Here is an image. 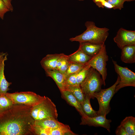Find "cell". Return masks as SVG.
<instances>
[{
  "mask_svg": "<svg viewBox=\"0 0 135 135\" xmlns=\"http://www.w3.org/2000/svg\"><path fill=\"white\" fill-rule=\"evenodd\" d=\"M64 89L70 92L81 104L84 100L85 96L80 85L65 86Z\"/></svg>",
  "mask_w": 135,
  "mask_h": 135,
  "instance_id": "44dd1931",
  "label": "cell"
},
{
  "mask_svg": "<svg viewBox=\"0 0 135 135\" xmlns=\"http://www.w3.org/2000/svg\"><path fill=\"white\" fill-rule=\"evenodd\" d=\"M14 105L6 94L0 96V113L10 108Z\"/></svg>",
  "mask_w": 135,
  "mask_h": 135,
  "instance_id": "603a6c76",
  "label": "cell"
},
{
  "mask_svg": "<svg viewBox=\"0 0 135 135\" xmlns=\"http://www.w3.org/2000/svg\"><path fill=\"white\" fill-rule=\"evenodd\" d=\"M100 76L96 70L90 68L86 76L80 85L84 96H88L94 99V93L99 92L102 85L105 86Z\"/></svg>",
  "mask_w": 135,
  "mask_h": 135,
  "instance_id": "3957f363",
  "label": "cell"
},
{
  "mask_svg": "<svg viewBox=\"0 0 135 135\" xmlns=\"http://www.w3.org/2000/svg\"><path fill=\"white\" fill-rule=\"evenodd\" d=\"M44 70L47 76L53 79L60 91L64 90L66 78L64 74L57 69Z\"/></svg>",
  "mask_w": 135,
  "mask_h": 135,
  "instance_id": "5bb4252c",
  "label": "cell"
},
{
  "mask_svg": "<svg viewBox=\"0 0 135 135\" xmlns=\"http://www.w3.org/2000/svg\"><path fill=\"white\" fill-rule=\"evenodd\" d=\"M78 72L71 74L66 78L65 86H73L77 85L76 76Z\"/></svg>",
  "mask_w": 135,
  "mask_h": 135,
  "instance_id": "4316f807",
  "label": "cell"
},
{
  "mask_svg": "<svg viewBox=\"0 0 135 135\" xmlns=\"http://www.w3.org/2000/svg\"><path fill=\"white\" fill-rule=\"evenodd\" d=\"M108 60V57L107 54L106 46L104 44L99 52L92 57L86 64L95 69L99 73L105 83L107 74L106 62Z\"/></svg>",
  "mask_w": 135,
  "mask_h": 135,
  "instance_id": "52a82bcc",
  "label": "cell"
},
{
  "mask_svg": "<svg viewBox=\"0 0 135 135\" xmlns=\"http://www.w3.org/2000/svg\"><path fill=\"white\" fill-rule=\"evenodd\" d=\"M116 72L118 74L120 80L116 86L115 94L120 89L128 86L135 87V73L127 67L118 65L116 61L112 60Z\"/></svg>",
  "mask_w": 135,
  "mask_h": 135,
  "instance_id": "ba28073f",
  "label": "cell"
},
{
  "mask_svg": "<svg viewBox=\"0 0 135 135\" xmlns=\"http://www.w3.org/2000/svg\"><path fill=\"white\" fill-rule=\"evenodd\" d=\"M79 43V47L85 53L91 57L97 54L104 44H94L88 42Z\"/></svg>",
  "mask_w": 135,
  "mask_h": 135,
  "instance_id": "2e32d148",
  "label": "cell"
},
{
  "mask_svg": "<svg viewBox=\"0 0 135 135\" xmlns=\"http://www.w3.org/2000/svg\"><path fill=\"white\" fill-rule=\"evenodd\" d=\"M76 135L71 130L69 126L63 124L50 131V135Z\"/></svg>",
  "mask_w": 135,
  "mask_h": 135,
  "instance_id": "7402d4cb",
  "label": "cell"
},
{
  "mask_svg": "<svg viewBox=\"0 0 135 135\" xmlns=\"http://www.w3.org/2000/svg\"><path fill=\"white\" fill-rule=\"evenodd\" d=\"M122 127L129 135L135 134V118L132 116L126 117L120 125Z\"/></svg>",
  "mask_w": 135,
  "mask_h": 135,
  "instance_id": "d6986e66",
  "label": "cell"
},
{
  "mask_svg": "<svg viewBox=\"0 0 135 135\" xmlns=\"http://www.w3.org/2000/svg\"><path fill=\"white\" fill-rule=\"evenodd\" d=\"M101 0H92L95 3H96Z\"/></svg>",
  "mask_w": 135,
  "mask_h": 135,
  "instance_id": "1f68e13d",
  "label": "cell"
},
{
  "mask_svg": "<svg viewBox=\"0 0 135 135\" xmlns=\"http://www.w3.org/2000/svg\"><path fill=\"white\" fill-rule=\"evenodd\" d=\"M85 65V64L70 61L68 68L64 74L66 78L70 75L78 72Z\"/></svg>",
  "mask_w": 135,
  "mask_h": 135,
  "instance_id": "cb8c5ba5",
  "label": "cell"
},
{
  "mask_svg": "<svg viewBox=\"0 0 135 135\" xmlns=\"http://www.w3.org/2000/svg\"><path fill=\"white\" fill-rule=\"evenodd\" d=\"M91 67L85 64L84 66L78 72L76 76L77 85H80L88 75Z\"/></svg>",
  "mask_w": 135,
  "mask_h": 135,
  "instance_id": "d4e9b609",
  "label": "cell"
},
{
  "mask_svg": "<svg viewBox=\"0 0 135 135\" xmlns=\"http://www.w3.org/2000/svg\"><path fill=\"white\" fill-rule=\"evenodd\" d=\"M106 116L99 115L92 117L88 116L85 118H82L81 125H87L95 127H101L106 129L110 132V120L107 119Z\"/></svg>",
  "mask_w": 135,
  "mask_h": 135,
  "instance_id": "30bf717a",
  "label": "cell"
},
{
  "mask_svg": "<svg viewBox=\"0 0 135 135\" xmlns=\"http://www.w3.org/2000/svg\"><path fill=\"white\" fill-rule=\"evenodd\" d=\"M63 54L47 55L42 58L40 62L42 67L44 70L56 69L58 60Z\"/></svg>",
  "mask_w": 135,
  "mask_h": 135,
  "instance_id": "7c38bea8",
  "label": "cell"
},
{
  "mask_svg": "<svg viewBox=\"0 0 135 135\" xmlns=\"http://www.w3.org/2000/svg\"><path fill=\"white\" fill-rule=\"evenodd\" d=\"M63 124L58 122V120L52 118H47L35 121L34 125L43 128L52 129Z\"/></svg>",
  "mask_w": 135,
  "mask_h": 135,
  "instance_id": "e0dca14e",
  "label": "cell"
},
{
  "mask_svg": "<svg viewBox=\"0 0 135 135\" xmlns=\"http://www.w3.org/2000/svg\"><path fill=\"white\" fill-rule=\"evenodd\" d=\"M92 57L85 53L79 47L74 53L68 56V60L71 62L86 64Z\"/></svg>",
  "mask_w": 135,
  "mask_h": 135,
  "instance_id": "ac0fdd59",
  "label": "cell"
},
{
  "mask_svg": "<svg viewBox=\"0 0 135 135\" xmlns=\"http://www.w3.org/2000/svg\"><path fill=\"white\" fill-rule=\"evenodd\" d=\"M8 6L10 11L12 12L13 8L12 4V0H3Z\"/></svg>",
  "mask_w": 135,
  "mask_h": 135,
  "instance_id": "4dcf8cb0",
  "label": "cell"
},
{
  "mask_svg": "<svg viewBox=\"0 0 135 135\" xmlns=\"http://www.w3.org/2000/svg\"><path fill=\"white\" fill-rule=\"evenodd\" d=\"M121 50L120 58L122 62L127 64L135 62V44L126 46Z\"/></svg>",
  "mask_w": 135,
  "mask_h": 135,
  "instance_id": "9a60e30c",
  "label": "cell"
},
{
  "mask_svg": "<svg viewBox=\"0 0 135 135\" xmlns=\"http://www.w3.org/2000/svg\"><path fill=\"white\" fill-rule=\"evenodd\" d=\"M114 40L120 49L126 46L135 44V31L121 28L118 30Z\"/></svg>",
  "mask_w": 135,
  "mask_h": 135,
  "instance_id": "9c48e42d",
  "label": "cell"
},
{
  "mask_svg": "<svg viewBox=\"0 0 135 135\" xmlns=\"http://www.w3.org/2000/svg\"><path fill=\"white\" fill-rule=\"evenodd\" d=\"M32 107L14 104L0 113V135H34L35 121L30 114Z\"/></svg>",
  "mask_w": 135,
  "mask_h": 135,
  "instance_id": "6da1fadb",
  "label": "cell"
},
{
  "mask_svg": "<svg viewBox=\"0 0 135 135\" xmlns=\"http://www.w3.org/2000/svg\"><path fill=\"white\" fill-rule=\"evenodd\" d=\"M30 114L35 121L47 118L57 120L58 115L55 105L46 96L40 103L32 107Z\"/></svg>",
  "mask_w": 135,
  "mask_h": 135,
  "instance_id": "277c9868",
  "label": "cell"
},
{
  "mask_svg": "<svg viewBox=\"0 0 135 135\" xmlns=\"http://www.w3.org/2000/svg\"><path fill=\"white\" fill-rule=\"evenodd\" d=\"M60 92L64 98L70 104L76 108L82 118H85L87 116L83 111L81 104L70 92L64 89Z\"/></svg>",
  "mask_w": 135,
  "mask_h": 135,
  "instance_id": "4fadbf2b",
  "label": "cell"
},
{
  "mask_svg": "<svg viewBox=\"0 0 135 135\" xmlns=\"http://www.w3.org/2000/svg\"><path fill=\"white\" fill-rule=\"evenodd\" d=\"M116 135H129L124 129L120 125L116 129Z\"/></svg>",
  "mask_w": 135,
  "mask_h": 135,
  "instance_id": "f546056e",
  "label": "cell"
},
{
  "mask_svg": "<svg viewBox=\"0 0 135 135\" xmlns=\"http://www.w3.org/2000/svg\"><path fill=\"white\" fill-rule=\"evenodd\" d=\"M79 1H83V0H78Z\"/></svg>",
  "mask_w": 135,
  "mask_h": 135,
  "instance_id": "836d02e7",
  "label": "cell"
},
{
  "mask_svg": "<svg viewBox=\"0 0 135 135\" xmlns=\"http://www.w3.org/2000/svg\"><path fill=\"white\" fill-rule=\"evenodd\" d=\"M6 95L10 99L14 104L24 105L32 107L40 103L46 97L30 91L7 92Z\"/></svg>",
  "mask_w": 135,
  "mask_h": 135,
  "instance_id": "8992f818",
  "label": "cell"
},
{
  "mask_svg": "<svg viewBox=\"0 0 135 135\" xmlns=\"http://www.w3.org/2000/svg\"><path fill=\"white\" fill-rule=\"evenodd\" d=\"M69 63L68 56L65 55L63 57L61 66L58 70L64 75L68 68Z\"/></svg>",
  "mask_w": 135,
  "mask_h": 135,
  "instance_id": "83f0119b",
  "label": "cell"
},
{
  "mask_svg": "<svg viewBox=\"0 0 135 135\" xmlns=\"http://www.w3.org/2000/svg\"><path fill=\"white\" fill-rule=\"evenodd\" d=\"M108 4L113 6L114 9L121 10L124 7L125 1L124 0H106Z\"/></svg>",
  "mask_w": 135,
  "mask_h": 135,
  "instance_id": "484cf974",
  "label": "cell"
},
{
  "mask_svg": "<svg viewBox=\"0 0 135 135\" xmlns=\"http://www.w3.org/2000/svg\"><path fill=\"white\" fill-rule=\"evenodd\" d=\"M10 11L3 0H0V18L3 20L5 14Z\"/></svg>",
  "mask_w": 135,
  "mask_h": 135,
  "instance_id": "f1b7e54d",
  "label": "cell"
},
{
  "mask_svg": "<svg viewBox=\"0 0 135 135\" xmlns=\"http://www.w3.org/2000/svg\"><path fill=\"white\" fill-rule=\"evenodd\" d=\"M120 80L118 75L116 81L111 86L106 89H101L99 92L94 93V97L97 99L99 105V109L97 111L98 116H106L110 112V101L115 94L116 87Z\"/></svg>",
  "mask_w": 135,
  "mask_h": 135,
  "instance_id": "5b68a950",
  "label": "cell"
},
{
  "mask_svg": "<svg viewBox=\"0 0 135 135\" xmlns=\"http://www.w3.org/2000/svg\"><path fill=\"white\" fill-rule=\"evenodd\" d=\"M85 25L86 30L81 34L70 38V41L79 42H88L101 44H104L109 35L108 28L98 27L94 22L91 21L86 22Z\"/></svg>",
  "mask_w": 135,
  "mask_h": 135,
  "instance_id": "7a4b0ae2",
  "label": "cell"
},
{
  "mask_svg": "<svg viewBox=\"0 0 135 135\" xmlns=\"http://www.w3.org/2000/svg\"><path fill=\"white\" fill-rule=\"evenodd\" d=\"M8 54L3 52L0 53V96L5 95L10 89L9 87L12 84L6 80L4 74V62L7 60Z\"/></svg>",
  "mask_w": 135,
  "mask_h": 135,
  "instance_id": "8fae6325",
  "label": "cell"
},
{
  "mask_svg": "<svg viewBox=\"0 0 135 135\" xmlns=\"http://www.w3.org/2000/svg\"><path fill=\"white\" fill-rule=\"evenodd\" d=\"M124 0L125 1V2H126H126H130V1H133L135 0Z\"/></svg>",
  "mask_w": 135,
  "mask_h": 135,
  "instance_id": "d6a6232c",
  "label": "cell"
},
{
  "mask_svg": "<svg viewBox=\"0 0 135 135\" xmlns=\"http://www.w3.org/2000/svg\"><path fill=\"white\" fill-rule=\"evenodd\" d=\"M91 98L88 96H85L84 99L81 104L82 110L88 117H92L98 116L97 111L94 110L92 107L90 102Z\"/></svg>",
  "mask_w": 135,
  "mask_h": 135,
  "instance_id": "ffe728a7",
  "label": "cell"
}]
</instances>
